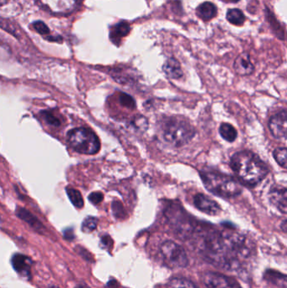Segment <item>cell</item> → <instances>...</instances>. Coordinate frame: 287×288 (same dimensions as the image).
<instances>
[{
    "label": "cell",
    "instance_id": "obj_1",
    "mask_svg": "<svg viewBox=\"0 0 287 288\" xmlns=\"http://www.w3.org/2000/svg\"><path fill=\"white\" fill-rule=\"evenodd\" d=\"M205 258L228 271H239L254 256V245L247 237L236 233L208 234L199 244Z\"/></svg>",
    "mask_w": 287,
    "mask_h": 288
},
{
    "label": "cell",
    "instance_id": "obj_2",
    "mask_svg": "<svg viewBox=\"0 0 287 288\" xmlns=\"http://www.w3.org/2000/svg\"><path fill=\"white\" fill-rule=\"evenodd\" d=\"M230 166L238 178V182L248 187H256L269 174V169L265 162L251 151L235 153L231 158Z\"/></svg>",
    "mask_w": 287,
    "mask_h": 288
},
{
    "label": "cell",
    "instance_id": "obj_3",
    "mask_svg": "<svg viewBox=\"0 0 287 288\" xmlns=\"http://www.w3.org/2000/svg\"><path fill=\"white\" fill-rule=\"evenodd\" d=\"M201 181L205 187L216 196L223 198H233L242 193V187L233 177L217 171H201Z\"/></svg>",
    "mask_w": 287,
    "mask_h": 288
},
{
    "label": "cell",
    "instance_id": "obj_4",
    "mask_svg": "<svg viewBox=\"0 0 287 288\" xmlns=\"http://www.w3.org/2000/svg\"><path fill=\"white\" fill-rule=\"evenodd\" d=\"M195 127L183 117H168L162 125V135L167 143L180 148L193 139Z\"/></svg>",
    "mask_w": 287,
    "mask_h": 288
},
{
    "label": "cell",
    "instance_id": "obj_5",
    "mask_svg": "<svg viewBox=\"0 0 287 288\" xmlns=\"http://www.w3.org/2000/svg\"><path fill=\"white\" fill-rule=\"evenodd\" d=\"M67 141L70 146L80 154L92 155L100 149L99 137L93 131L84 127L75 128L67 134Z\"/></svg>",
    "mask_w": 287,
    "mask_h": 288
},
{
    "label": "cell",
    "instance_id": "obj_6",
    "mask_svg": "<svg viewBox=\"0 0 287 288\" xmlns=\"http://www.w3.org/2000/svg\"><path fill=\"white\" fill-rule=\"evenodd\" d=\"M160 254L166 265L172 269L186 268L189 259L185 248L173 241H165L160 245Z\"/></svg>",
    "mask_w": 287,
    "mask_h": 288
},
{
    "label": "cell",
    "instance_id": "obj_7",
    "mask_svg": "<svg viewBox=\"0 0 287 288\" xmlns=\"http://www.w3.org/2000/svg\"><path fill=\"white\" fill-rule=\"evenodd\" d=\"M41 7L52 15H67L80 7L82 0H38Z\"/></svg>",
    "mask_w": 287,
    "mask_h": 288
},
{
    "label": "cell",
    "instance_id": "obj_8",
    "mask_svg": "<svg viewBox=\"0 0 287 288\" xmlns=\"http://www.w3.org/2000/svg\"><path fill=\"white\" fill-rule=\"evenodd\" d=\"M201 280L207 288H242L233 277L214 271H206L203 273Z\"/></svg>",
    "mask_w": 287,
    "mask_h": 288
},
{
    "label": "cell",
    "instance_id": "obj_9",
    "mask_svg": "<svg viewBox=\"0 0 287 288\" xmlns=\"http://www.w3.org/2000/svg\"><path fill=\"white\" fill-rule=\"evenodd\" d=\"M287 112L280 111L274 115L269 122V128L273 137L276 139L286 137Z\"/></svg>",
    "mask_w": 287,
    "mask_h": 288
},
{
    "label": "cell",
    "instance_id": "obj_10",
    "mask_svg": "<svg viewBox=\"0 0 287 288\" xmlns=\"http://www.w3.org/2000/svg\"><path fill=\"white\" fill-rule=\"evenodd\" d=\"M194 204L196 208L210 216H216L221 212L219 204L205 194H196L194 197Z\"/></svg>",
    "mask_w": 287,
    "mask_h": 288
},
{
    "label": "cell",
    "instance_id": "obj_11",
    "mask_svg": "<svg viewBox=\"0 0 287 288\" xmlns=\"http://www.w3.org/2000/svg\"><path fill=\"white\" fill-rule=\"evenodd\" d=\"M233 69L240 76H248L255 71V66L251 62L249 53L243 52L236 57L233 62Z\"/></svg>",
    "mask_w": 287,
    "mask_h": 288
},
{
    "label": "cell",
    "instance_id": "obj_12",
    "mask_svg": "<svg viewBox=\"0 0 287 288\" xmlns=\"http://www.w3.org/2000/svg\"><path fill=\"white\" fill-rule=\"evenodd\" d=\"M269 199L270 203L273 206L282 212L286 214L287 212V191L285 187H278L270 190L269 193Z\"/></svg>",
    "mask_w": 287,
    "mask_h": 288
},
{
    "label": "cell",
    "instance_id": "obj_13",
    "mask_svg": "<svg viewBox=\"0 0 287 288\" xmlns=\"http://www.w3.org/2000/svg\"><path fill=\"white\" fill-rule=\"evenodd\" d=\"M131 31V25L125 20L112 25L110 29V39L115 45L119 46L122 39Z\"/></svg>",
    "mask_w": 287,
    "mask_h": 288
},
{
    "label": "cell",
    "instance_id": "obj_14",
    "mask_svg": "<svg viewBox=\"0 0 287 288\" xmlns=\"http://www.w3.org/2000/svg\"><path fill=\"white\" fill-rule=\"evenodd\" d=\"M163 72L168 79L172 80H178L184 75L181 63L174 57H169L166 60L163 65Z\"/></svg>",
    "mask_w": 287,
    "mask_h": 288
},
{
    "label": "cell",
    "instance_id": "obj_15",
    "mask_svg": "<svg viewBox=\"0 0 287 288\" xmlns=\"http://www.w3.org/2000/svg\"><path fill=\"white\" fill-rule=\"evenodd\" d=\"M12 266L15 271L21 276L26 277L30 276L31 261L26 256L19 254L13 256Z\"/></svg>",
    "mask_w": 287,
    "mask_h": 288
},
{
    "label": "cell",
    "instance_id": "obj_16",
    "mask_svg": "<svg viewBox=\"0 0 287 288\" xmlns=\"http://www.w3.org/2000/svg\"><path fill=\"white\" fill-rule=\"evenodd\" d=\"M196 13L201 20L209 21L218 15V8L213 3L204 2L199 5Z\"/></svg>",
    "mask_w": 287,
    "mask_h": 288
},
{
    "label": "cell",
    "instance_id": "obj_17",
    "mask_svg": "<svg viewBox=\"0 0 287 288\" xmlns=\"http://www.w3.org/2000/svg\"><path fill=\"white\" fill-rule=\"evenodd\" d=\"M265 16L268 21L270 23V27L272 28L273 32L275 33L276 37L281 41H285V30H283L280 22L273 15L272 12L269 10V8L265 9Z\"/></svg>",
    "mask_w": 287,
    "mask_h": 288
},
{
    "label": "cell",
    "instance_id": "obj_18",
    "mask_svg": "<svg viewBox=\"0 0 287 288\" xmlns=\"http://www.w3.org/2000/svg\"><path fill=\"white\" fill-rule=\"evenodd\" d=\"M226 18L228 22L231 23L232 25H237V26H242L246 21L245 15L239 9L228 10Z\"/></svg>",
    "mask_w": 287,
    "mask_h": 288
},
{
    "label": "cell",
    "instance_id": "obj_19",
    "mask_svg": "<svg viewBox=\"0 0 287 288\" xmlns=\"http://www.w3.org/2000/svg\"><path fill=\"white\" fill-rule=\"evenodd\" d=\"M219 133L223 139L228 142H233L238 137V132L235 127L229 123H223L219 127Z\"/></svg>",
    "mask_w": 287,
    "mask_h": 288
},
{
    "label": "cell",
    "instance_id": "obj_20",
    "mask_svg": "<svg viewBox=\"0 0 287 288\" xmlns=\"http://www.w3.org/2000/svg\"><path fill=\"white\" fill-rule=\"evenodd\" d=\"M266 281H270V283L274 284L280 288L286 287V277L285 275L279 273L277 271H267L265 275Z\"/></svg>",
    "mask_w": 287,
    "mask_h": 288
},
{
    "label": "cell",
    "instance_id": "obj_21",
    "mask_svg": "<svg viewBox=\"0 0 287 288\" xmlns=\"http://www.w3.org/2000/svg\"><path fill=\"white\" fill-rule=\"evenodd\" d=\"M17 215L20 219L30 224V226L33 227L37 230H42V224L38 221L35 217L33 216L30 211L24 208H19L17 210Z\"/></svg>",
    "mask_w": 287,
    "mask_h": 288
},
{
    "label": "cell",
    "instance_id": "obj_22",
    "mask_svg": "<svg viewBox=\"0 0 287 288\" xmlns=\"http://www.w3.org/2000/svg\"><path fill=\"white\" fill-rule=\"evenodd\" d=\"M169 288H198L188 279L183 277H174L168 282Z\"/></svg>",
    "mask_w": 287,
    "mask_h": 288
},
{
    "label": "cell",
    "instance_id": "obj_23",
    "mask_svg": "<svg viewBox=\"0 0 287 288\" xmlns=\"http://www.w3.org/2000/svg\"><path fill=\"white\" fill-rule=\"evenodd\" d=\"M273 156L275 161L277 162V164L280 166L282 167L284 169L286 168L287 164V149L285 147H279L273 152Z\"/></svg>",
    "mask_w": 287,
    "mask_h": 288
},
{
    "label": "cell",
    "instance_id": "obj_24",
    "mask_svg": "<svg viewBox=\"0 0 287 288\" xmlns=\"http://www.w3.org/2000/svg\"><path fill=\"white\" fill-rule=\"evenodd\" d=\"M131 69L127 68V67H123V68L117 67V68H114L112 71L113 72L112 76L118 82H127L128 80L131 79Z\"/></svg>",
    "mask_w": 287,
    "mask_h": 288
},
{
    "label": "cell",
    "instance_id": "obj_25",
    "mask_svg": "<svg viewBox=\"0 0 287 288\" xmlns=\"http://www.w3.org/2000/svg\"><path fill=\"white\" fill-rule=\"evenodd\" d=\"M66 191L74 206H76L77 208H82L84 206V200H83L82 195L80 194V192L73 188H67Z\"/></svg>",
    "mask_w": 287,
    "mask_h": 288
},
{
    "label": "cell",
    "instance_id": "obj_26",
    "mask_svg": "<svg viewBox=\"0 0 287 288\" xmlns=\"http://www.w3.org/2000/svg\"><path fill=\"white\" fill-rule=\"evenodd\" d=\"M98 225V219L94 217H88L84 219L82 224V230L84 233H91L96 229Z\"/></svg>",
    "mask_w": 287,
    "mask_h": 288
},
{
    "label": "cell",
    "instance_id": "obj_27",
    "mask_svg": "<svg viewBox=\"0 0 287 288\" xmlns=\"http://www.w3.org/2000/svg\"><path fill=\"white\" fill-rule=\"evenodd\" d=\"M131 124L136 128L137 131H141V132H145L149 127V122L146 117L140 116V117H136L133 120V122H131Z\"/></svg>",
    "mask_w": 287,
    "mask_h": 288
},
{
    "label": "cell",
    "instance_id": "obj_28",
    "mask_svg": "<svg viewBox=\"0 0 287 288\" xmlns=\"http://www.w3.org/2000/svg\"><path fill=\"white\" fill-rule=\"evenodd\" d=\"M120 102L123 106L128 108L130 110H133L136 108V102L134 100L132 97L126 94H122L120 96Z\"/></svg>",
    "mask_w": 287,
    "mask_h": 288
},
{
    "label": "cell",
    "instance_id": "obj_29",
    "mask_svg": "<svg viewBox=\"0 0 287 288\" xmlns=\"http://www.w3.org/2000/svg\"><path fill=\"white\" fill-rule=\"evenodd\" d=\"M42 117L48 124L52 125L55 127H59L60 121L57 119V117H55L54 115L49 112H42Z\"/></svg>",
    "mask_w": 287,
    "mask_h": 288
},
{
    "label": "cell",
    "instance_id": "obj_30",
    "mask_svg": "<svg viewBox=\"0 0 287 288\" xmlns=\"http://www.w3.org/2000/svg\"><path fill=\"white\" fill-rule=\"evenodd\" d=\"M33 28L40 35H48L50 33L49 28L47 27V25L42 21H35V23H33Z\"/></svg>",
    "mask_w": 287,
    "mask_h": 288
},
{
    "label": "cell",
    "instance_id": "obj_31",
    "mask_svg": "<svg viewBox=\"0 0 287 288\" xmlns=\"http://www.w3.org/2000/svg\"><path fill=\"white\" fill-rule=\"evenodd\" d=\"M103 198H104V196L101 192H94V193H91L89 196V200L90 202L93 204H99L103 201Z\"/></svg>",
    "mask_w": 287,
    "mask_h": 288
},
{
    "label": "cell",
    "instance_id": "obj_32",
    "mask_svg": "<svg viewBox=\"0 0 287 288\" xmlns=\"http://www.w3.org/2000/svg\"><path fill=\"white\" fill-rule=\"evenodd\" d=\"M282 229L283 231L286 232V220H284L282 223Z\"/></svg>",
    "mask_w": 287,
    "mask_h": 288
},
{
    "label": "cell",
    "instance_id": "obj_33",
    "mask_svg": "<svg viewBox=\"0 0 287 288\" xmlns=\"http://www.w3.org/2000/svg\"><path fill=\"white\" fill-rule=\"evenodd\" d=\"M222 1L226 3H237L238 2L239 0H222Z\"/></svg>",
    "mask_w": 287,
    "mask_h": 288
}]
</instances>
